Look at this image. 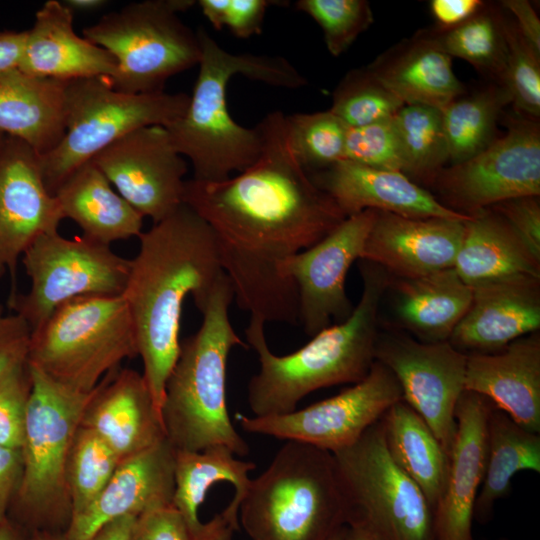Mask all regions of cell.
<instances>
[{
  "label": "cell",
  "instance_id": "1",
  "mask_svg": "<svg viewBox=\"0 0 540 540\" xmlns=\"http://www.w3.org/2000/svg\"><path fill=\"white\" fill-rule=\"evenodd\" d=\"M183 203L212 229L237 305L265 323L295 324L297 288L280 265L346 218L334 200L256 196L192 178L185 181Z\"/></svg>",
  "mask_w": 540,
  "mask_h": 540
},
{
  "label": "cell",
  "instance_id": "2",
  "mask_svg": "<svg viewBox=\"0 0 540 540\" xmlns=\"http://www.w3.org/2000/svg\"><path fill=\"white\" fill-rule=\"evenodd\" d=\"M138 238L121 295L134 324L143 377L161 413L180 351L184 301L192 295L202 312L225 273L212 229L184 203Z\"/></svg>",
  "mask_w": 540,
  "mask_h": 540
},
{
  "label": "cell",
  "instance_id": "3",
  "mask_svg": "<svg viewBox=\"0 0 540 540\" xmlns=\"http://www.w3.org/2000/svg\"><path fill=\"white\" fill-rule=\"evenodd\" d=\"M359 261L363 289L350 316L321 330L298 350L274 354L265 337V322L250 317L246 339L259 361V370L247 386L252 416L293 412L308 394L334 385L355 384L369 373L375 362L379 309L391 275L377 264Z\"/></svg>",
  "mask_w": 540,
  "mask_h": 540
},
{
  "label": "cell",
  "instance_id": "4",
  "mask_svg": "<svg viewBox=\"0 0 540 540\" xmlns=\"http://www.w3.org/2000/svg\"><path fill=\"white\" fill-rule=\"evenodd\" d=\"M199 72L185 114L166 127L175 149L187 157L194 179L222 181L241 172L259 156L260 133L245 128L230 115L226 88L234 75L283 88H300L306 79L286 59L276 56L235 54L221 47L202 28Z\"/></svg>",
  "mask_w": 540,
  "mask_h": 540
},
{
  "label": "cell",
  "instance_id": "5",
  "mask_svg": "<svg viewBox=\"0 0 540 540\" xmlns=\"http://www.w3.org/2000/svg\"><path fill=\"white\" fill-rule=\"evenodd\" d=\"M233 299V289L224 275L201 312L200 328L180 343L161 408L166 438L176 451L224 446L238 457L249 453V445L230 420L226 403L229 355L235 346H246L230 322Z\"/></svg>",
  "mask_w": 540,
  "mask_h": 540
},
{
  "label": "cell",
  "instance_id": "6",
  "mask_svg": "<svg viewBox=\"0 0 540 540\" xmlns=\"http://www.w3.org/2000/svg\"><path fill=\"white\" fill-rule=\"evenodd\" d=\"M240 526L251 540H329L346 526L332 453L286 441L251 480Z\"/></svg>",
  "mask_w": 540,
  "mask_h": 540
},
{
  "label": "cell",
  "instance_id": "7",
  "mask_svg": "<svg viewBox=\"0 0 540 540\" xmlns=\"http://www.w3.org/2000/svg\"><path fill=\"white\" fill-rule=\"evenodd\" d=\"M136 356L135 328L122 295L81 296L58 306L32 331L27 362L64 386L90 392Z\"/></svg>",
  "mask_w": 540,
  "mask_h": 540
},
{
  "label": "cell",
  "instance_id": "8",
  "mask_svg": "<svg viewBox=\"0 0 540 540\" xmlns=\"http://www.w3.org/2000/svg\"><path fill=\"white\" fill-rule=\"evenodd\" d=\"M189 98L165 91L125 93L103 77L66 81L64 135L54 149L39 155L47 190L54 195L73 171L123 136L147 126H169L185 114Z\"/></svg>",
  "mask_w": 540,
  "mask_h": 540
},
{
  "label": "cell",
  "instance_id": "9",
  "mask_svg": "<svg viewBox=\"0 0 540 540\" xmlns=\"http://www.w3.org/2000/svg\"><path fill=\"white\" fill-rule=\"evenodd\" d=\"M193 0L132 2L83 28V37L107 50L116 60L110 80L114 89L131 94L164 91L172 76L198 65L201 45L179 13Z\"/></svg>",
  "mask_w": 540,
  "mask_h": 540
},
{
  "label": "cell",
  "instance_id": "10",
  "mask_svg": "<svg viewBox=\"0 0 540 540\" xmlns=\"http://www.w3.org/2000/svg\"><path fill=\"white\" fill-rule=\"evenodd\" d=\"M29 365V364H28ZM32 388L27 408L23 471L17 497L37 530L67 526L71 505L65 480L68 454L96 387L80 392L29 365Z\"/></svg>",
  "mask_w": 540,
  "mask_h": 540
},
{
  "label": "cell",
  "instance_id": "11",
  "mask_svg": "<svg viewBox=\"0 0 540 540\" xmlns=\"http://www.w3.org/2000/svg\"><path fill=\"white\" fill-rule=\"evenodd\" d=\"M380 419L353 444L332 453L346 526L364 528L381 540H434L433 510L391 458Z\"/></svg>",
  "mask_w": 540,
  "mask_h": 540
},
{
  "label": "cell",
  "instance_id": "12",
  "mask_svg": "<svg viewBox=\"0 0 540 540\" xmlns=\"http://www.w3.org/2000/svg\"><path fill=\"white\" fill-rule=\"evenodd\" d=\"M22 264L31 287L18 293L8 307L32 331L73 298L121 295L130 271V260L110 246L84 237L67 239L58 230L39 236L23 253Z\"/></svg>",
  "mask_w": 540,
  "mask_h": 540
},
{
  "label": "cell",
  "instance_id": "13",
  "mask_svg": "<svg viewBox=\"0 0 540 540\" xmlns=\"http://www.w3.org/2000/svg\"><path fill=\"white\" fill-rule=\"evenodd\" d=\"M507 132L474 156L447 165L431 187L438 201L472 216L502 201L540 195V126L514 112Z\"/></svg>",
  "mask_w": 540,
  "mask_h": 540
},
{
  "label": "cell",
  "instance_id": "14",
  "mask_svg": "<svg viewBox=\"0 0 540 540\" xmlns=\"http://www.w3.org/2000/svg\"><path fill=\"white\" fill-rule=\"evenodd\" d=\"M401 399L396 377L375 360L365 378L335 396L282 415L258 417L236 413L235 420L248 433L300 442L333 453L353 444Z\"/></svg>",
  "mask_w": 540,
  "mask_h": 540
},
{
  "label": "cell",
  "instance_id": "15",
  "mask_svg": "<svg viewBox=\"0 0 540 540\" xmlns=\"http://www.w3.org/2000/svg\"><path fill=\"white\" fill-rule=\"evenodd\" d=\"M375 360L396 377L405 401L449 454L457 430L455 407L464 391L467 354L449 341L422 342L405 334L378 335Z\"/></svg>",
  "mask_w": 540,
  "mask_h": 540
},
{
  "label": "cell",
  "instance_id": "16",
  "mask_svg": "<svg viewBox=\"0 0 540 540\" xmlns=\"http://www.w3.org/2000/svg\"><path fill=\"white\" fill-rule=\"evenodd\" d=\"M375 217L371 209L346 217L317 243L280 265L281 275L296 285L298 321L307 335L312 337L352 313L345 281L351 265L361 259Z\"/></svg>",
  "mask_w": 540,
  "mask_h": 540
},
{
  "label": "cell",
  "instance_id": "17",
  "mask_svg": "<svg viewBox=\"0 0 540 540\" xmlns=\"http://www.w3.org/2000/svg\"><path fill=\"white\" fill-rule=\"evenodd\" d=\"M252 461L229 448L176 451L173 506L181 514L191 540H232L240 529V511L250 487Z\"/></svg>",
  "mask_w": 540,
  "mask_h": 540
},
{
  "label": "cell",
  "instance_id": "18",
  "mask_svg": "<svg viewBox=\"0 0 540 540\" xmlns=\"http://www.w3.org/2000/svg\"><path fill=\"white\" fill-rule=\"evenodd\" d=\"M91 161L138 213L154 223L183 204L187 165L164 126L137 129Z\"/></svg>",
  "mask_w": 540,
  "mask_h": 540
},
{
  "label": "cell",
  "instance_id": "19",
  "mask_svg": "<svg viewBox=\"0 0 540 540\" xmlns=\"http://www.w3.org/2000/svg\"><path fill=\"white\" fill-rule=\"evenodd\" d=\"M64 219L46 188L39 154L26 142L5 137L0 149V280L8 273V302L17 292L20 256L42 234L57 231Z\"/></svg>",
  "mask_w": 540,
  "mask_h": 540
},
{
  "label": "cell",
  "instance_id": "20",
  "mask_svg": "<svg viewBox=\"0 0 540 540\" xmlns=\"http://www.w3.org/2000/svg\"><path fill=\"white\" fill-rule=\"evenodd\" d=\"M492 408L488 399L467 390L457 401L456 435L444 490L434 510V540H474V506L485 475L487 420Z\"/></svg>",
  "mask_w": 540,
  "mask_h": 540
},
{
  "label": "cell",
  "instance_id": "21",
  "mask_svg": "<svg viewBox=\"0 0 540 540\" xmlns=\"http://www.w3.org/2000/svg\"><path fill=\"white\" fill-rule=\"evenodd\" d=\"M466 220L412 218L376 211L360 260L396 278H416L451 268Z\"/></svg>",
  "mask_w": 540,
  "mask_h": 540
},
{
  "label": "cell",
  "instance_id": "22",
  "mask_svg": "<svg viewBox=\"0 0 540 540\" xmlns=\"http://www.w3.org/2000/svg\"><path fill=\"white\" fill-rule=\"evenodd\" d=\"M176 450L166 439L123 459L96 498L70 519L66 540H87L103 525L117 518L172 504Z\"/></svg>",
  "mask_w": 540,
  "mask_h": 540
},
{
  "label": "cell",
  "instance_id": "23",
  "mask_svg": "<svg viewBox=\"0 0 540 540\" xmlns=\"http://www.w3.org/2000/svg\"><path fill=\"white\" fill-rule=\"evenodd\" d=\"M471 304L449 342L463 353H494L540 328V277L515 276L472 287Z\"/></svg>",
  "mask_w": 540,
  "mask_h": 540
},
{
  "label": "cell",
  "instance_id": "24",
  "mask_svg": "<svg viewBox=\"0 0 540 540\" xmlns=\"http://www.w3.org/2000/svg\"><path fill=\"white\" fill-rule=\"evenodd\" d=\"M309 175L346 217L371 209L412 218H470L442 205L433 194L400 171L342 160Z\"/></svg>",
  "mask_w": 540,
  "mask_h": 540
},
{
  "label": "cell",
  "instance_id": "25",
  "mask_svg": "<svg viewBox=\"0 0 540 540\" xmlns=\"http://www.w3.org/2000/svg\"><path fill=\"white\" fill-rule=\"evenodd\" d=\"M80 426L96 433L121 461L166 439L143 374L128 368H117L99 382Z\"/></svg>",
  "mask_w": 540,
  "mask_h": 540
},
{
  "label": "cell",
  "instance_id": "26",
  "mask_svg": "<svg viewBox=\"0 0 540 540\" xmlns=\"http://www.w3.org/2000/svg\"><path fill=\"white\" fill-rule=\"evenodd\" d=\"M464 390L488 399L518 425L540 434V335L494 353L467 355Z\"/></svg>",
  "mask_w": 540,
  "mask_h": 540
},
{
  "label": "cell",
  "instance_id": "27",
  "mask_svg": "<svg viewBox=\"0 0 540 540\" xmlns=\"http://www.w3.org/2000/svg\"><path fill=\"white\" fill-rule=\"evenodd\" d=\"M18 69L63 82L93 77L111 80L117 63L107 50L74 32L73 12L63 2L48 0L27 30Z\"/></svg>",
  "mask_w": 540,
  "mask_h": 540
},
{
  "label": "cell",
  "instance_id": "28",
  "mask_svg": "<svg viewBox=\"0 0 540 540\" xmlns=\"http://www.w3.org/2000/svg\"><path fill=\"white\" fill-rule=\"evenodd\" d=\"M451 59L434 29H425L391 47L367 67L404 105L441 110L464 93Z\"/></svg>",
  "mask_w": 540,
  "mask_h": 540
},
{
  "label": "cell",
  "instance_id": "29",
  "mask_svg": "<svg viewBox=\"0 0 540 540\" xmlns=\"http://www.w3.org/2000/svg\"><path fill=\"white\" fill-rule=\"evenodd\" d=\"M65 82L13 69L0 73V132L39 155L54 149L65 132Z\"/></svg>",
  "mask_w": 540,
  "mask_h": 540
},
{
  "label": "cell",
  "instance_id": "30",
  "mask_svg": "<svg viewBox=\"0 0 540 540\" xmlns=\"http://www.w3.org/2000/svg\"><path fill=\"white\" fill-rule=\"evenodd\" d=\"M54 196L63 217L73 220L88 240L110 246L142 233L144 217L113 189L92 161L73 171Z\"/></svg>",
  "mask_w": 540,
  "mask_h": 540
},
{
  "label": "cell",
  "instance_id": "31",
  "mask_svg": "<svg viewBox=\"0 0 540 540\" xmlns=\"http://www.w3.org/2000/svg\"><path fill=\"white\" fill-rule=\"evenodd\" d=\"M394 312L422 342L449 341L472 301V288L453 267L416 278H397Z\"/></svg>",
  "mask_w": 540,
  "mask_h": 540
},
{
  "label": "cell",
  "instance_id": "32",
  "mask_svg": "<svg viewBox=\"0 0 540 540\" xmlns=\"http://www.w3.org/2000/svg\"><path fill=\"white\" fill-rule=\"evenodd\" d=\"M453 268L471 288L515 276L540 277V262L509 225L489 208L465 221Z\"/></svg>",
  "mask_w": 540,
  "mask_h": 540
},
{
  "label": "cell",
  "instance_id": "33",
  "mask_svg": "<svg viewBox=\"0 0 540 540\" xmlns=\"http://www.w3.org/2000/svg\"><path fill=\"white\" fill-rule=\"evenodd\" d=\"M387 450L433 510L443 493L449 454L426 422L402 399L381 417Z\"/></svg>",
  "mask_w": 540,
  "mask_h": 540
},
{
  "label": "cell",
  "instance_id": "34",
  "mask_svg": "<svg viewBox=\"0 0 540 540\" xmlns=\"http://www.w3.org/2000/svg\"><path fill=\"white\" fill-rule=\"evenodd\" d=\"M524 470L540 473V434L493 406L487 420L485 475L474 506L479 522L489 519L496 501L510 494L514 475Z\"/></svg>",
  "mask_w": 540,
  "mask_h": 540
},
{
  "label": "cell",
  "instance_id": "35",
  "mask_svg": "<svg viewBox=\"0 0 540 540\" xmlns=\"http://www.w3.org/2000/svg\"><path fill=\"white\" fill-rule=\"evenodd\" d=\"M511 103L506 86L494 82L471 95H461L442 108L449 162L464 161L487 147L496 138L498 118Z\"/></svg>",
  "mask_w": 540,
  "mask_h": 540
},
{
  "label": "cell",
  "instance_id": "36",
  "mask_svg": "<svg viewBox=\"0 0 540 540\" xmlns=\"http://www.w3.org/2000/svg\"><path fill=\"white\" fill-rule=\"evenodd\" d=\"M392 120L403 157V173L415 183L431 186L449 162L441 111L404 105Z\"/></svg>",
  "mask_w": 540,
  "mask_h": 540
},
{
  "label": "cell",
  "instance_id": "37",
  "mask_svg": "<svg viewBox=\"0 0 540 540\" xmlns=\"http://www.w3.org/2000/svg\"><path fill=\"white\" fill-rule=\"evenodd\" d=\"M443 50L461 58L481 73L504 85L506 44L502 11L485 3L472 17L448 29H434Z\"/></svg>",
  "mask_w": 540,
  "mask_h": 540
},
{
  "label": "cell",
  "instance_id": "38",
  "mask_svg": "<svg viewBox=\"0 0 540 540\" xmlns=\"http://www.w3.org/2000/svg\"><path fill=\"white\" fill-rule=\"evenodd\" d=\"M121 459L93 431L79 426L65 469L71 505L70 519L85 511L100 495Z\"/></svg>",
  "mask_w": 540,
  "mask_h": 540
},
{
  "label": "cell",
  "instance_id": "39",
  "mask_svg": "<svg viewBox=\"0 0 540 540\" xmlns=\"http://www.w3.org/2000/svg\"><path fill=\"white\" fill-rule=\"evenodd\" d=\"M291 148L308 171L344 160L347 125L330 110L285 115Z\"/></svg>",
  "mask_w": 540,
  "mask_h": 540
},
{
  "label": "cell",
  "instance_id": "40",
  "mask_svg": "<svg viewBox=\"0 0 540 540\" xmlns=\"http://www.w3.org/2000/svg\"><path fill=\"white\" fill-rule=\"evenodd\" d=\"M403 106L365 67L350 70L342 78L329 110L348 127H360L391 119Z\"/></svg>",
  "mask_w": 540,
  "mask_h": 540
},
{
  "label": "cell",
  "instance_id": "41",
  "mask_svg": "<svg viewBox=\"0 0 540 540\" xmlns=\"http://www.w3.org/2000/svg\"><path fill=\"white\" fill-rule=\"evenodd\" d=\"M506 44L504 85L514 112L538 120L540 116V54L523 38L513 19L502 11Z\"/></svg>",
  "mask_w": 540,
  "mask_h": 540
},
{
  "label": "cell",
  "instance_id": "42",
  "mask_svg": "<svg viewBox=\"0 0 540 540\" xmlns=\"http://www.w3.org/2000/svg\"><path fill=\"white\" fill-rule=\"evenodd\" d=\"M295 6L321 27L327 50L334 57L343 54L374 22L366 0H299Z\"/></svg>",
  "mask_w": 540,
  "mask_h": 540
},
{
  "label": "cell",
  "instance_id": "43",
  "mask_svg": "<svg viewBox=\"0 0 540 540\" xmlns=\"http://www.w3.org/2000/svg\"><path fill=\"white\" fill-rule=\"evenodd\" d=\"M344 160L403 173L404 162L392 118L366 126H347Z\"/></svg>",
  "mask_w": 540,
  "mask_h": 540
},
{
  "label": "cell",
  "instance_id": "44",
  "mask_svg": "<svg viewBox=\"0 0 540 540\" xmlns=\"http://www.w3.org/2000/svg\"><path fill=\"white\" fill-rule=\"evenodd\" d=\"M31 388L27 361L0 378V445L22 448Z\"/></svg>",
  "mask_w": 540,
  "mask_h": 540
},
{
  "label": "cell",
  "instance_id": "45",
  "mask_svg": "<svg viewBox=\"0 0 540 540\" xmlns=\"http://www.w3.org/2000/svg\"><path fill=\"white\" fill-rule=\"evenodd\" d=\"M489 209L497 213L523 245L540 262L539 196H523L502 201Z\"/></svg>",
  "mask_w": 540,
  "mask_h": 540
},
{
  "label": "cell",
  "instance_id": "46",
  "mask_svg": "<svg viewBox=\"0 0 540 540\" xmlns=\"http://www.w3.org/2000/svg\"><path fill=\"white\" fill-rule=\"evenodd\" d=\"M32 330L16 313H6L0 304V378L27 361Z\"/></svg>",
  "mask_w": 540,
  "mask_h": 540
},
{
  "label": "cell",
  "instance_id": "47",
  "mask_svg": "<svg viewBox=\"0 0 540 540\" xmlns=\"http://www.w3.org/2000/svg\"><path fill=\"white\" fill-rule=\"evenodd\" d=\"M132 540H191L173 504L151 509L137 518Z\"/></svg>",
  "mask_w": 540,
  "mask_h": 540
},
{
  "label": "cell",
  "instance_id": "48",
  "mask_svg": "<svg viewBox=\"0 0 540 540\" xmlns=\"http://www.w3.org/2000/svg\"><path fill=\"white\" fill-rule=\"evenodd\" d=\"M280 1L271 0H228L223 18V27L238 38H249L262 32L266 10Z\"/></svg>",
  "mask_w": 540,
  "mask_h": 540
},
{
  "label": "cell",
  "instance_id": "49",
  "mask_svg": "<svg viewBox=\"0 0 540 540\" xmlns=\"http://www.w3.org/2000/svg\"><path fill=\"white\" fill-rule=\"evenodd\" d=\"M22 471L21 449L0 445V521L6 518L11 499L20 485Z\"/></svg>",
  "mask_w": 540,
  "mask_h": 540
},
{
  "label": "cell",
  "instance_id": "50",
  "mask_svg": "<svg viewBox=\"0 0 540 540\" xmlns=\"http://www.w3.org/2000/svg\"><path fill=\"white\" fill-rule=\"evenodd\" d=\"M484 5L485 2L481 0L430 1L431 13L441 30H448L460 25L481 10Z\"/></svg>",
  "mask_w": 540,
  "mask_h": 540
},
{
  "label": "cell",
  "instance_id": "51",
  "mask_svg": "<svg viewBox=\"0 0 540 540\" xmlns=\"http://www.w3.org/2000/svg\"><path fill=\"white\" fill-rule=\"evenodd\" d=\"M501 6L513 15V21L528 44L540 54V20L527 0H504Z\"/></svg>",
  "mask_w": 540,
  "mask_h": 540
},
{
  "label": "cell",
  "instance_id": "52",
  "mask_svg": "<svg viewBox=\"0 0 540 540\" xmlns=\"http://www.w3.org/2000/svg\"><path fill=\"white\" fill-rule=\"evenodd\" d=\"M27 30L21 32H0V73L19 68Z\"/></svg>",
  "mask_w": 540,
  "mask_h": 540
},
{
  "label": "cell",
  "instance_id": "53",
  "mask_svg": "<svg viewBox=\"0 0 540 540\" xmlns=\"http://www.w3.org/2000/svg\"><path fill=\"white\" fill-rule=\"evenodd\" d=\"M137 518L127 515L110 521L87 540H132Z\"/></svg>",
  "mask_w": 540,
  "mask_h": 540
},
{
  "label": "cell",
  "instance_id": "54",
  "mask_svg": "<svg viewBox=\"0 0 540 540\" xmlns=\"http://www.w3.org/2000/svg\"><path fill=\"white\" fill-rule=\"evenodd\" d=\"M228 0H199L197 3L203 15L216 29H223V18Z\"/></svg>",
  "mask_w": 540,
  "mask_h": 540
},
{
  "label": "cell",
  "instance_id": "55",
  "mask_svg": "<svg viewBox=\"0 0 540 540\" xmlns=\"http://www.w3.org/2000/svg\"><path fill=\"white\" fill-rule=\"evenodd\" d=\"M73 13L74 12H94L107 5L105 0H66L63 2Z\"/></svg>",
  "mask_w": 540,
  "mask_h": 540
},
{
  "label": "cell",
  "instance_id": "56",
  "mask_svg": "<svg viewBox=\"0 0 540 540\" xmlns=\"http://www.w3.org/2000/svg\"><path fill=\"white\" fill-rule=\"evenodd\" d=\"M344 540H381L370 531L361 527L346 526Z\"/></svg>",
  "mask_w": 540,
  "mask_h": 540
},
{
  "label": "cell",
  "instance_id": "57",
  "mask_svg": "<svg viewBox=\"0 0 540 540\" xmlns=\"http://www.w3.org/2000/svg\"><path fill=\"white\" fill-rule=\"evenodd\" d=\"M0 540H22L7 518L0 521Z\"/></svg>",
  "mask_w": 540,
  "mask_h": 540
},
{
  "label": "cell",
  "instance_id": "58",
  "mask_svg": "<svg viewBox=\"0 0 540 540\" xmlns=\"http://www.w3.org/2000/svg\"><path fill=\"white\" fill-rule=\"evenodd\" d=\"M31 540H66L64 532L50 530H36Z\"/></svg>",
  "mask_w": 540,
  "mask_h": 540
},
{
  "label": "cell",
  "instance_id": "59",
  "mask_svg": "<svg viewBox=\"0 0 540 540\" xmlns=\"http://www.w3.org/2000/svg\"><path fill=\"white\" fill-rule=\"evenodd\" d=\"M346 526L337 531L329 540H344Z\"/></svg>",
  "mask_w": 540,
  "mask_h": 540
},
{
  "label": "cell",
  "instance_id": "60",
  "mask_svg": "<svg viewBox=\"0 0 540 540\" xmlns=\"http://www.w3.org/2000/svg\"><path fill=\"white\" fill-rule=\"evenodd\" d=\"M5 137H6V135L4 133L0 132V149L2 147V144H3L4 140H5Z\"/></svg>",
  "mask_w": 540,
  "mask_h": 540
},
{
  "label": "cell",
  "instance_id": "61",
  "mask_svg": "<svg viewBox=\"0 0 540 540\" xmlns=\"http://www.w3.org/2000/svg\"><path fill=\"white\" fill-rule=\"evenodd\" d=\"M502 540H505V539H502Z\"/></svg>",
  "mask_w": 540,
  "mask_h": 540
}]
</instances>
